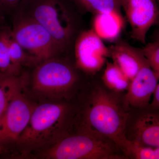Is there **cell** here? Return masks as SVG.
<instances>
[{
    "mask_svg": "<svg viewBox=\"0 0 159 159\" xmlns=\"http://www.w3.org/2000/svg\"><path fill=\"white\" fill-rule=\"evenodd\" d=\"M70 107L62 102H45L34 106L30 120L13 152L19 157H30L50 148L67 134Z\"/></svg>",
    "mask_w": 159,
    "mask_h": 159,
    "instance_id": "cell-1",
    "label": "cell"
},
{
    "mask_svg": "<svg viewBox=\"0 0 159 159\" xmlns=\"http://www.w3.org/2000/svg\"><path fill=\"white\" fill-rule=\"evenodd\" d=\"M72 2V0H29L17 10L42 25L62 53L68 51L76 39L77 23L71 5Z\"/></svg>",
    "mask_w": 159,
    "mask_h": 159,
    "instance_id": "cell-2",
    "label": "cell"
},
{
    "mask_svg": "<svg viewBox=\"0 0 159 159\" xmlns=\"http://www.w3.org/2000/svg\"><path fill=\"white\" fill-rule=\"evenodd\" d=\"M90 101L86 113V130L105 137L120 147L127 139L124 132L128 115L114 97L100 88L94 91Z\"/></svg>",
    "mask_w": 159,
    "mask_h": 159,
    "instance_id": "cell-3",
    "label": "cell"
},
{
    "mask_svg": "<svg viewBox=\"0 0 159 159\" xmlns=\"http://www.w3.org/2000/svg\"><path fill=\"white\" fill-rule=\"evenodd\" d=\"M107 138L93 132L67 135L50 148L30 157L42 159H120L116 149Z\"/></svg>",
    "mask_w": 159,
    "mask_h": 159,
    "instance_id": "cell-4",
    "label": "cell"
},
{
    "mask_svg": "<svg viewBox=\"0 0 159 159\" xmlns=\"http://www.w3.org/2000/svg\"><path fill=\"white\" fill-rule=\"evenodd\" d=\"M77 79L74 68L57 56L43 61L35 66L31 85L34 93L39 96L59 99L72 88Z\"/></svg>",
    "mask_w": 159,
    "mask_h": 159,
    "instance_id": "cell-5",
    "label": "cell"
},
{
    "mask_svg": "<svg viewBox=\"0 0 159 159\" xmlns=\"http://www.w3.org/2000/svg\"><path fill=\"white\" fill-rule=\"evenodd\" d=\"M12 14V37L39 62L61 54L54 39L42 25L20 10Z\"/></svg>",
    "mask_w": 159,
    "mask_h": 159,
    "instance_id": "cell-6",
    "label": "cell"
},
{
    "mask_svg": "<svg viewBox=\"0 0 159 159\" xmlns=\"http://www.w3.org/2000/svg\"><path fill=\"white\" fill-rule=\"evenodd\" d=\"M25 82L23 81L16 89L0 118V155L13 152L35 106L23 93Z\"/></svg>",
    "mask_w": 159,
    "mask_h": 159,
    "instance_id": "cell-7",
    "label": "cell"
},
{
    "mask_svg": "<svg viewBox=\"0 0 159 159\" xmlns=\"http://www.w3.org/2000/svg\"><path fill=\"white\" fill-rule=\"evenodd\" d=\"M74 43L77 66L88 73L99 70L110 56L108 48L93 29L80 32Z\"/></svg>",
    "mask_w": 159,
    "mask_h": 159,
    "instance_id": "cell-8",
    "label": "cell"
},
{
    "mask_svg": "<svg viewBox=\"0 0 159 159\" xmlns=\"http://www.w3.org/2000/svg\"><path fill=\"white\" fill-rule=\"evenodd\" d=\"M131 27L132 37L145 44L146 35L158 18V5L155 0H121Z\"/></svg>",
    "mask_w": 159,
    "mask_h": 159,
    "instance_id": "cell-9",
    "label": "cell"
},
{
    "mask_svg": "<svg viewBox=\"0 0 159 159\" xmlns=\"http://www.w3.org/2000/svg\"><path fill=\"white\" fill-rule=\"evenodd\" d=\"M159 79L147 61L131 80L128 92L125 96L126 102L132 106L138 108L148 106L158 84Z\"/></svg>",
    "mask_w": 159,
    "mask_h": 159,
    "instance_id": "cell-10",
    "label": "cell"
},
{
    "mask_svg": "<svg viewBox=\"0 0 159 159\" xmlns=\"http://www.w3.org/2000/svg\"><path fill=\"white\" fill-rule=\"evenodd\" d=\"M110 57L130 80L147 62L142 50L132 47L127 43L119 41L109 48Z\"/></svg>",
    "mask_w": 159,
    "mask_h": 159,
    "instance_id": "cell-11",
    "label": "cell"
},
{
    "mask_svg": "<svg viewBox=\"0 0 159 159\" xmlns=\"http://www.w3.org/2000/svg\"><path fill=\"white\" fill-rule=\"evenodd\" d=\"M137 142L143 145L159 147V110L142 114L134 127Z\"/></svg>",
    "mask_w": 159,
    "mask_h": 159,
    "instance_id": "cell-12",
    "label": "cell"
},
{
    "mask_svg": "<svg viewBox=\"0 0 159 159\" xmlns=\"http://www.w3.org/2000/svg\"><path fill=\"white\" fill-rule=\"evenodd\" d=\"M124 20L120 12H103L96 14L93 29L102 40L111 41L116 39L122 32Z\"/></svg>",
    "mask_w": 159,
    "mask_h": 159,
    "instance_id": "cell-13",
    "label": "cell"
},
{
    "mask_svg": "<svg viewBox=\"0 0 159 159\" xmlns=\"http://www.w3.org/2000/svg\"><path fill=\"white\" fill-rule=\"evenodd\" d=\"M102 80L107 87L116 92L128 89L131 81L124 72L114 62L107 63Z\"/></svg>",
    "mask_w": 159,
    "mask_h": 159,
    "instance_id": "cell-14",
    "label": "cell"
},
{
    "mask_svg": "<svg viewBox=\"0 0 159 159\" xmlns=\"http://www.w3.org/2000/svg\"><path fill=\"white\" fill-rule=\"evenodd\" d=\"M11 29L9 27L0 28V75L18 76L11 62L9 50Z\"/></svg>",
    "mask_w": 159,
    "mask_h": 159,
    "instance_id": "cell-15",
    "label": "cell"
},
{
    "mask_svg": "<svg viewBox=\"0 0 159 159\" xmlns=\"http://www.w3.org/2000/svg\"><path fill=\"white\" fill-rule=\"evenodd\" d=\"M9 50L12 65L18 76L21 75L23 66H35L40 62L36 57L23 48L13 39L12 35L9 41Z\"/></svg>",
    "mask_w": 159,
    "mask_h": 159,
    "instance_id": "cell-16",
    "label": "cell"
},
{
    "mask_svg": "<svg viewBox=\"0 0 159 159\" xmlns=\"http://www.w3.org/2000/svg\"><path fill=\"white\" fill-rule=\"evenodd\" d=\"M125 153L138 159H159V147L143 145L126 139L120 147Z\"/></svg>",
    "mask_w": 159,
    "mask_h": 159,
    "instance_id": "cell-17",
    "label": "cell"
},
{
    "mask_svg": "<svg viewBox=\"0 0 159 159\" xmlns=\"http://www.w3.org/2000/svg\"><path fill=\"white\" fill-rule=\"evenodd\" d=\"M25 80L24 76L0 75V118L5 112L16 89Z\"/></svg>",
    "mask_w": 159,
    "mask_h": 159,
    "instance_id": "cell-18",
    "label": "cell"
},
{
    "mask_svg": "<svg viewBox=\"0 0 159 159\" xmlns=\"http://www.w3.org/2000/svg\"><path fill=\"white\" fill-rule=\"evenodd\" d=\"M74 4L95 14L103 12H121V0H72Z\"/></svg>",
    "mask_w": 159,
    "mask_h": 159,
    "instance_id": "cell-19",
    "label": "cell"
},
{
    "mask_svg": "<svg viewBox=\"0 0 159 159\" xmlns=\"http://www.w3.org/2000/svg\"><path fill=\"white\" fill-rule=\"evenodd\" d=\"M142 51L151 67L159 78V44L156 42L149 43Z\"/></svg>",
    "mask_w": 159,
    "mask_h": 159,
    "instance_id": "cell-20",
    "label": "cell"
},
{
    "mask_svg": "<svg viewBox=\"0 0 159 159\" xmlns=\"http://www.w3.org/2000/svg\"><path fill=\"white\" fill-rule=\"evenodd\" d=\"M29 0H0V14L13 13Z\"/></svg>",
    "mask_w": 159,
    "mask_h": 159,
    "instance_id": "cell-21",
    "label": "cell"
},
{
    "mask_svg": "<svg viewBox=\"0 0 159 159\" xmlns=\"http://www.w3.org/2000/svg\"><path fill=\"white\" fill-rule=\"evenodd\" d=\"M153 95V99L150 104L151 109L159 110V83L158 84Z\"/></svg>",
    "mask_w": 159,
    "mask_h": 159,
    "instance_id": "cell-22",
    "label": "cell"
},
{
    "mask_svg": "<svg viewBox=\"0 0 159 159\" xmlns=\"http://www.w3.org/2000/svg\"><path fill=\"white\" fill-rule=\"evenodd\" d=\"M156 42L158 43L159 44V34H158V36L157 39V40Z\"/></svg>",
    "mask_w": 159,
    "mask_h": 159,
    "instance_id": "cell-23",
    "label": "cell"
},
{
    "mask_svg": "<svg viewBox=\"0 0 159 159\" xmlns=\"http://www.w3.org/2000/svg\"><path fill=\"white\" fill-rule=\"evenodd\" d=\"M157 2V4L159 6V0H155Z\"/></svg>",
    "mask_w": 159,
    "mask_h": 159,
    "instance_id": "cell-24",
    "label": "cell"
}]
</instances>
